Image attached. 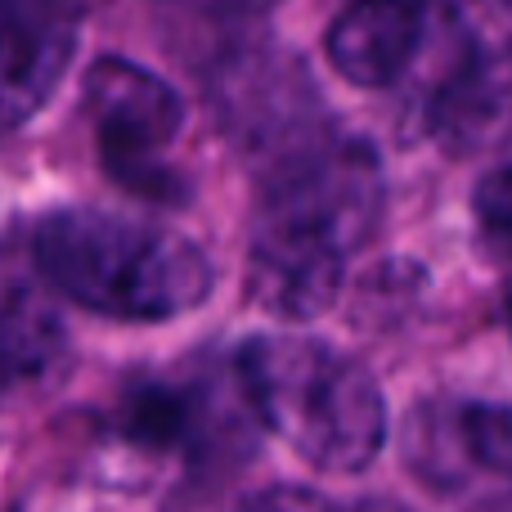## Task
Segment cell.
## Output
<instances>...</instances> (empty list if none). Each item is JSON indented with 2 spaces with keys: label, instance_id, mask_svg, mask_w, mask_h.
<instances>
[{
  "label": "cell",
  "instance_id": "obj_1",
  "mask_svg": "<svg viewBox=\"0 0 512 512\" xmlns=\"http://www.w3.org/2000/svg\"><path fill=\"white\" fill-rule=\"evenodd\" d=\"M387 176L369 140L315 131L270 158L252 216L248 288L279 319H315L333 306L351 252L378 230Z\"/></svg>",
  "mask_w": 512,
  "mask_h": 512
},
{
  "label": "cell",
  "instance_id": "obj_2",
  "mask_svg": "<svg viewBox=\"0 0 512 512\" xmlns=\"http://www.w3.org/2000/svg\"><path fill=\"white\" fill-rule=\"evenodd\" d=\"M50 288L122 324H162L198 310L216 288L212 256L167 225L104 207H63L32 234Z\"/></svg>",
  "mask_w": 512,
  "mask_h": 512
},
{
  "label": "cell",
  "instance_id": "obj_3",
  "mask_svg": "<svg viewBox=\"0 0 512 512\" xmlns=\"http://www.w3.org/2000/svg\"><path fill=\"white\" fill-rule=\"evenodd\" d=\"M252 418L319 472H360L387 441V400L360 360L315 337L265 333L239 351Z\"/></svg>",
  "mask_w": 512,
  "mask_h": 512
},
{
  "label": "cell",
  "instance_id": "obj_4",
  "mask_svg": "<svg viewBox=\"0 0 512 512\" xmlns=\"http://www.w3.org/2000/svg\"><path fill=\"white\" fill-rule=\"evenodd\" d=\"M86 113L99 162L117 185L153 203H185L189 185L167 158L185 131V104L158 72L117 54L99 59L86 72Z\"/></svg>",
  "mask_w": 512,
  "mask_h": 512
},
{
  "label": "cell",
  "instance_id": "obj_5",
  "mask_svg": "<svg viewBox=\"0 0 512 512\" xmlns=\"http://www.w3.org/2000/svg\"><path fill=\"white\" fill-rule=\"evenodd\" d=\"M81 0H0V131L54 99L81 41Z\"/></svg>",
  "mask_w": 512,
  "mask_h": 512
},
{
  "label": "cell",
  "instance_id": "obj_6",
  "mask_svg": "<svg viewBox=\"0 0 512 512\" xmlns=\"http://www.w3.org/2000/svg\"><path fill=\"white\" fill-rule=\"evenodd\" d=\"M441 9V0H346L324 36V54L351 86L391 90L418 68Z\"/></svg>",
  "mask_w": 512,
  "mask_h": 512
},
{
  "label": "cell",
  "instance_id": "obj_7",
  "mask_svg": "<svg viewBox=\"0 0 512 512\" xmlns=\"http://www.w3.org/2000/svg\"><path fill=\"white\" fill-rule=\"evenodd\" d=\"M113 427L140 454H171L185 463H212L221 450L239 454V427L221 409V396L203 382H131L117 400Z\"/></svg>",
  "mask_w": 512,
  "mask_h": 512
},
{
  "label": "cell",
  "instance_id": "obj_8",
  "mask_svg": "<svg viewBox=\"0 0 512 512\" xmlns=\"http://www.w3.org/2000/svg\"><path fill=\"white\" fill-rule=\"evenodd\" d=\"M427 126L436 144L454 158L512 149V41L472 50L427 104Z\"/></svg>",
  "mask_w": 512,
  "mask_h": 512
},
{
  "label": "cell",
  "instance_id": "obj_9",
  "mask_svg": "<svg viewBox=\"0 0 512 512\" xmlns=\"http://www.w3.org/2000/svg\"><path fill=\"white\" fill-rule=\"evenodd\" d=\"M45 270L32 261L0 256V396L36 382L63 360L68 328L45 297Z\"/></svg>",
  "mask_w": 512,
  "mask_h": 512
},
{
  "label": "cell",
  "instance_id": "obj_10",
  "mask_svg": "<svg viewBox=\"0 0 512 512\" xmlns=\"http://www.w3.org/2000/svg\"><path fill=\"white\" fill-rule=\"evenodd\" d=\"M414 454L423 459L418 468L427 472V481H450L459 463H468L490 481L512 486V405L472 400V405L450 409L432 423L427 441L418 436Z\"/></svg>",
  "mask_w": 512,
  "mask_h": 512
},
{
  "label": "cell",
  "instance_id": "obj_11",
  "mask_svg": "<svg viewBox=\"0 0 512 512\" xmlns=\"http://www.w3.org/2000/svg\"><path fill=\"white\" fill-rule=\"evenodd\" d=\"M472 212H477V225L490 248L512 256V162L495 167L481 180L477 198H472Z\"/></svg>",
  "mask_w": 512,
  "mask_h": 512
},
{
  "label": "cell",
  "instance_id": "obj_12",
  "mask_svg": "<svg viewBox=\"0 0 512 512\" xmlns=\"http://www.w3.org/2000/svg\"><path fill=\"white\" fill-rule=\"evenodd\" d=\"M490 5H495V9H512V0H490Z\"/></svg>",
  "mask_w": 512,
  "mask_h": 512
},
{
  "label": "cell",
  "instance_id": "obj_13",
  "mask_svg": "<svg viewBox=\"0 0 512 512\" xmlns=\"http://www.w3.org/2000/svg\"><path fill=\"white\" fill-rule=\"evenodd\" d=\"M243 5H265V0H243Z\"/></svg>",
  "mask_w": 512,
  "mask_h": 512
},
{
  "label": "cell",
  "instance_id": "obj_14",
  "mask_svg": "<svg viewBox=\"0 0 512 512\" xmlns=\"http://www.w3.org/2000/svg\"><path fill=\"white\" fill-rule=\"evenodd\" d=\"M508 324H512V306H508Z\"/></svg>",
  "mask_w": 512,
  "mask_h": 512
}]
</instances>
